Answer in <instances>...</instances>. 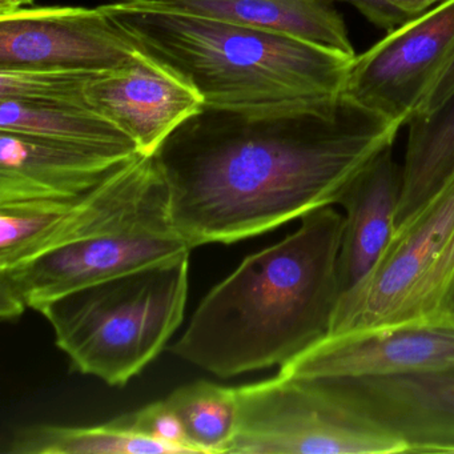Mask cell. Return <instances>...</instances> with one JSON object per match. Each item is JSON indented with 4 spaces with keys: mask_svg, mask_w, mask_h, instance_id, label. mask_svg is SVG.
Listing matches in <instances>:
<instances>
[{
    "mask_svg": "<svg viewBox=\"0 0 454 454\" xmlns=\"http://www.w3.org/2000/svg\"><path fill=\"white\" fill-rule=\"evenodd\" d=\"M401 129L342 94L286 113L204 107L153 158L172 223L193 249L236 243L339 206Z\"/></svg>",
    "mask_w": 454,
    "mask_h": 454,
    "instance_id": "1",
    "label": "cell"
},
{
    "mask_svg": "<svg viewBox=\"0 0 454 454\" xmlns=\"http://www.w3.org/2000/svg\"><path fill=\"white\" fill-rule=\"evenodd\" d=\"M342 232L334 206L302 216L294 233L247 257L204 297L172 353L232 377L286 365L328 337L342 294Z\"/></svg>",
    "mask_w": 454,
    "mask_h": 454,
    "instance_id": "2",
    "label": "cell"
},
{
    "mask_svg": "<svg viewBox=\"0 0 454 454\" xmlns=\"http://www.w3.org/2000/svg\"><path fill=\"white\" fill-rule=\"evenodd\" d=\"M100 9L145 54L195 87L212 110L254 115L315 107L342 94L353 60L163 0H113Z\"/></svg>",
    "mask_w": 454,
    "mask_h": 454,
    "instance_id": "3",
    "label": "cell"
},
{
    "mask_svg": "<svg viewBox=\"0 0 454 454\" xmlns=\"http://www.w3.org/2000/svg\"><path fill=\"white\" fill-rule=\"evenodd\" d=\"M168 203L155 158L127 161L71 201L31 257L0 268V317L15 320L66 292L190 254Z\"/></svg>",
    "mask_w": 454,
    "mask_h": 454,
    "instance_id": "4",
    "label": "cell"
},
{
    "mask_svg": "<svg viewBox=\"0 0 454 454\" xmlns=\"http://www.w3.org/2000/svg\"><path fill=\"white\" fill-rule=\"evenodd\" d=\"M190 254L103 278L39 302L74 368L123 387L153 363L179 328Z\"/></svg>",
    "mask_w": 454,
    "mask_h": 454,
    "instance_id": "5",
    "label": "cell"
},
{
    "mask_svg": "<svg viewBox=\"0 0 454 454\" xmlns=\"http://www.w3.org/2000/svg\"><path fill=\"white\" fill-rule=\"evenodd\" d=\"M233 454H393L405 446L329 400L309 380L280 373L236 387Z\"/></svg>",
    "mask_w": 454,
    "mask_h": 454,
    "instance_id": "6",
    "label": "cell"
},
{
    "mask_svg": "<svg viewBox=\"0 0 454 454\" xmlns=\"http://www.w3.org/2000/svg\"><path fill=\"white\" fill-rule=\"evenodd\" d=\"M454 228V175L393 233L371 272L340 297L328 336L403 325L419 284Z\"/></svg>",
    "mask_w": 454,
    "mask_h": 454,
    "instance_id": "7",
    "label": "cell"
},
{
    "mask_svg": "<svg viewBox=\"0 0 454 454\" xmlns=\"http://www.w3.org/2000/svg\"><path fill=\"white\" fill-rule=\"evenodd\" d=\"M454 54V0H442L350 63L342 95L408 126Z\"/></svg>",
    "mask_w": 454,
    "mask_h": 454,
    "instance_id": "8",
    "label": "cell"
},
{
    "mask_svg": "<svg viewBox=\"0 0 454 454\" xmlns=\"http://www.w3.org/2000/svg\"><path fill=\"white\" fill-rule=\"evenodd\" d=\"M307 380L361 421L400 441L406 453H454V366L395 376Z\"/></svg>",
    "mask_w": 454,
    "mask_h": 454,
    "instance_id": "9",
    "label": "cell"
},
{
    "mask_svg": "<svg viewBox=\"0 0 454 454\" xmlns=\"http://www.w3.org/2000/svg\"><path fill=\"white\" fill-rule=\"evenodd\" d=\"M142 54L100 6L26 7L0 17V68H121Z\"/></svg>",
    "mask_w": 454,
    "mask_h": 454,
    "instance_id": "10",
    "label": "cell"
},
{
    "mask_svg": "<svg viewBox=\"0 0 454 454\" xmlns=\"http://www.w3.org/2000/svg\"><path fill=\"white\" fill-rule=\"evenodd\" d=\"M454 366V317L365 333L328 336L280 366L301 379H353L440 371Z\"/></svg>",
    "mask_w": 454,
    "mask_h": 454,
    "instance_id": "11",
    "label": "cell"
},
{
    "mask_svg": "<svg viewBox=\"0 0 454 454\" xmlns=\"http://www.w3.org/2000/svg\"><path fill=\"white\" fill-rule=\"evenodd\" d=\"M86 98L90 107L121 126L145 156L155 155L180 126L206 107L195 87L145 51L92 82Z\"/></svg>",
    "mask_w": 454,
    "mask_h": 454,
    "instance_id": "12",
    "label": "cell"
},
{
    "mask_svg": "<svg viewBox=\"0 0 454 454\" xmlns=\"http://www.w3.org/2000/svg\"><path fill=\"white\" fill-rule=\"evenodd\" d=\"M137 155L0 131V204L82 198Z\"/></svg>",
    "mask_w": 454,
    "mask_h": 454,
    "instance_id": "13",
    "label": "cell"
},
{
    "mask_svg": "<svg viewBox=\"0 0 454 454\" xmlns=\"http://www.w3.org/2000/svg\"><path fill=\"white\" fill-rule=\"evenodd\" d=\"M403 192V166L393 147L382 151L345 191L344 232L339 256L342 294L360 283L376 264L395 230Z\"/></svg>",
    "mask_w": 454,
    "mask_h": 454,
    "instance_id": "14",
    "label": "cell"
},
{
    "mask_svg": "<svg viewBox=\"0 0 454 454\" xmlns=\"http://www.w3.org/2000/svg\"><path fill=\"white\" fill-rule=\"evenodd\" d=\"M185 12L283 34L355 58L347 25L325 0H163Z\"/></svg>",
    "mask_w": 454,
    "mask_h": 454,
    "instance_id": "15",
    "label": "cell"
},
{
    "mask_svg": "<svg viewBox=\"0 0 454 454\" xmlns=\"http://www.w3.org/2000/svg\"><path fill=\"white\" fill-rule=\"evenodd\" d=\"M0 131L89 150L139 153L135 140L121 126L89 106L0 99Z\"/></svg>",
    "mask_w": 454,
    "mask_h": 454,
    "instance_id": "16",
    "label": "cell"
},
{
    "mask_svg": "<svg viewBox=\"0 0 454 454\" xmlns=\"http://www.w3.org/2000/svg\"><path fill=\"white\" fill-rule=\"evenodd\" d=\"M4 453L7 454H176V448L113 421L100 427L33 425L15 433Z\"/></svg>",
    "mask_w": 454,
    "mask_h": 454,
    "instance_id": "17",
    "label": "cell"
},
{
    "mask_svg": "<svg viewBox=\"0 0 454 454\" xmlns=\"http://www.w3.org/2000/svg\"><path fill=\"white\" fill-rule=\"evenodd\" d=\"M187 430L198 453H228L238 430L236 387L196 381L175 390L166 398Z\"/></svg>",
    "mask_w": 454,
    "mask_h": 454,
    "instance_id": "18",
    "label": "cell"
},
{
    "mask_svg": "<svg viewBox=\"0 0 454 454\" xmlns=\"http://www.w3.org/2000/svg\"><path fill=\"white\" fill-rule=\"evenodd\" d=\"M108 70L114 68H0V99L43 105L89 106L87 89Z\"/></svg>",
    "mask_w": 454,
    "mask_h": 454,
    "instance_id": "19",
    "label": "cell"
},
{
    "mask_svg": "<svg viewBox=\"0 0 454 454\" xmlns=\"http://www.w3.org/2000/svg\"><path fill=\"white\" fill-rule=\"evenodd\" d=\"M454 315V228L437 260L419 284L405 324H441Z\"/></svg>",
    "mask_w": 454,
    "mask_h": 454,
    "instance_id": "20",
    "label": "cell"
},
{
    "mask_svg": "<svg viewBox=\"0 0 454 454\" xmlns=\"http://www.w3.org/2000/svg\"><path fill=\"white\" fill-rule=\"evenodd\" d=\"M113 422L137 434L176 446L182 449L183 453H198L191 445L182 419L167 400L150 403L140 411L124 414Z\"/></svg>",
    "mask_w": 454,
    "mask_h": 454,
    "instance_id": "21",
    "label": "cell"
},
{
    "mask_svg": "<svg viewBox=\"0 0 454 454\" xmlns=\"http://www.w3.org/2000/svg\"><path fill=\"white\" fill-rule=\"evenodd\" d=\"M369 22L392 31L419 17L442 0H348Z\"/></svg>",
    "mask_w": 454,
    "mask_h": 454,
    "instance_id": "22",
    "label": "cell"
},
{
    "mask_svg": "<svg viewBox=\"0 0 454 454\" xmlns=\"http://www.w3.org/2000/svg\"><path fill=\"white\" fill-rule=\"evenodd\" d=\"M453 98L454 54L451 55L445 67L441 70V73L438 74L437 78L433 82L425 97L422 98L421 103H419V108H417L416 115H414L411 121L429 118V116L434 115L438 111L442 110Z\"/></svg>",
    "mask_w": 454,
    "mask_h": 454,
    "instance_id": "23",
    "label": "cell"
},
{
    "mask_svg": "<svg viewBox=\"0 0 454 454\" xmlns=\"http://www.w3.org/2000/svg\"><path fill=\"white\" fill-rule=\"evenodd\" d=\"M33 4L34 0H0V17H6L26 7H33Z\"/></svg>",
    "mask_w": 454,
    "mask_h": 454,
    "instance_id": "24",
    "label": "cell"
},
{
    "mask_svg": "<svg viewBox=\"0 0 454 454\" xmlns=\"http://www.w3.org/2000/svg\"><path fill=\"white\" fill-rule=\"evenodd\" d=\"M453 317H454V316H453Z\"/></svg>",
    "mask_w": 454,
    "mask_h": 454,
    "instance_id": "25",
    "label": "cell"
},
{
    "mask_svg": "<svg viewBox=\"0 0 454 454\" xmlns=\"http://www.w3.org/2000/svg\"><path fill=\"white\" fill-rule=\"evenodd\" d=\"M454 316V315H453Z\"/></svg>",
    "mask_w": 454,
    "mask_h": 454,
    "instance_id": "26",
    "label": "cell"
}]
</instances>
